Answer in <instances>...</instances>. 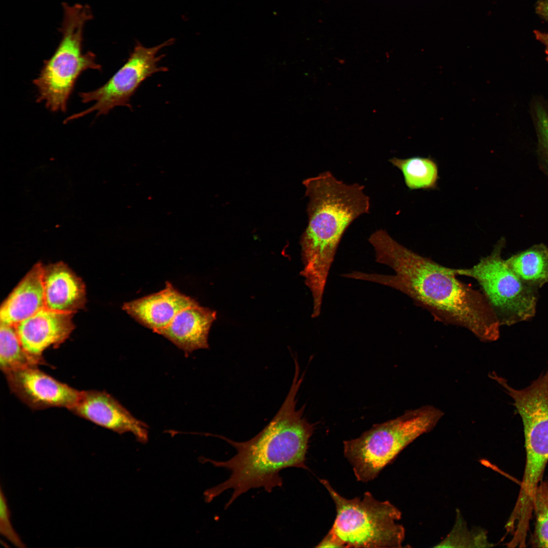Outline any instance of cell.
Masks as SVG:
<instances>
[{"label":"cell","mask_w":548,"mask_h":548,"mask_svg":"<svg viewBox=\"0 0 548 548\" xmlns=\"http://www.w3.org/2000/svg\"><path fill=\"white\" fill-rule=\"evenodd\" d=\"M368 241L375 261L391 268L394 274L354 271L343 274L344 278L396 290L429 311L435 320L464 328L481 341L499 338L501 325L484 294L460 281L453 268L412 251L383 229L373 232Z\"/></svg>","instance_id":"obj_1"},{"label":"cell","mask_w":548,"mask_h":548,"mask_svg":"<svg viewBox=\"0 0 548 548\" xmlns=\"http://www.w3.org/2000/svg\"><path fill=\"white\" fill-rule=\"evenodd\" d=\"M299 368L295 374L288 394L278 412L270 422L256 435L243 442H238L221 435L236 451V454L226 461L203 458L218 467L231 471L229 477L223 483L208 490L204 493L207 502L226 490L232 493L225 508L249 490L262 488L269 493L281 487L280 472L286 468L309 469L305 456L309 441L314 428L303 417L304 406L296 409V396L303 379L299 376Z\"/></svg>","instance_id":"obj_2"},{"label":"cell","mask_w":548,"mask_h":548,"mask_svg":"<svg viewBox=\"0 0 548 548\" xmlns=\"http://www.w3.org/2000/svg\"><path fill=\"white\" fill-rule=\"evenodd\" d=\"M307 226L301 235L300 272L313 299L312 316L318 317L331 265L345 232L358 217L369 213L370 198L364 186L348 184L325 171L302 182Z\"/></svg>","instance_id":"obj_3"},{"label":"cell","mask_w":548,"mask_h":548,"mask_svg":"<svg viewBox=\"0 0 548 548\" xmlns=\"http://www.w3.org/2000/svg\"><path fill=\"white\" fill-rule=\"evenodd\" d=\"M63 11L60 43L32 81L38 90L37 102H44L54 112L66 111L76 82L83 72L102 68L93 52H83V29L92 17L90 9L86 5L64 4Z\"/></svg>","instance_id":"obj_4"},{"label":"cell","mask_w":548,"mask_h":548,"mask_svg":"<svg viewBox=\"0 0 548 548\" xmlns=\"http://www.w3.org/2000/svg\"><path fill=\"white\" fill-rule=\"evenodd\" d=\"M443 415L433 406H422L375 424L358 438L344 441V455L357 481L365 483L374 480L405 447L431 430Z\"/></svg>","instance_id":"obj_5"},{"label":"cell","mask_w":548,"mask_h":548,"mask_svg":"<svg viewBox=\"0 0 548 548\" xmlns=\"http://www.w3.org/2000/svg\"><path fill=\"white\" fill-rule=\"evenodd\" d=\"M321 483L333 500L336 518L330 531L344 547H401L405 537L402 525L397 523L400 511L388 501H380L369 492L362 499H348L339 494L329 482Z\"/></svg>","instance_id":"obj_6"},{"label":"cell","mask_w":548,"mask_h":548,"mask_svg":"<svg viewBox=\"0 0 548 548\" xmlns=\"http://www.w3.org/2000/svg\"><path fill=\"white\" fill-rule=\"evenodd\" d=\"M505 240L502 237L491 253L469 268H453L457 276L471 278L483 294L501 326H509L533 318L536 310V290L524 283L501 256Z\"/></svg>","instance_id":"obj_7"},{"label":"cell","mask_w":548,"mask_h":548,"mask_svg":"<svg viewBox=\"0 0 548 548\" xmlns=\"http://www.w3.org/2000/svg\"><path fill=\"white\" fill-rule=\"evenodd\" d=\"M175 41L174 38H170L152 47H146L136 41L126 62L105 84L92 91L79 93L82 102H94V104L68 117L64 123L93 112H96L97 116L107 115L118 106L131 109L130 99L141 84L156 73L168 71L167 67L158 66V62L165 55L157 54L162 49L174 44Z\"/></svg>","instance_id":"obj_8"},{"label":"cell","mask_w":548,"mask_h":548,"mask_svg":"<svg viewBox=\"0 0 548 548\" xmlns=\"http://www.w3.org/2000/svg\"><path fill=\"white\" fill-rule=\"evenodd\" d=\"M9 387L22 402L33 410L64 407L68 410L80 391L56 380L33 365L5 374Z\"/></svg>","instance_id":"obj_9"},{"label":"cell","mask_w":548,"mask_h":548,"mask_svg":"<svg viewBox=\"0 0 548 548\" xmlns=\"http://www.w3.org/2000/svg\"><path fill=\"white\" fill-rule=\"evenodd\" d=\"M69 410L81 418L118 434L130 432L143 443L148 440L146 424L135 418L105 391H80L76 402Z\"/></svg>","instance_id":"obj_10"},{"label":"cell","mask_w":548,"mask_h":548,"mask_svg":"<svg viewBox=\"0 0 548 548\" xmlns=\"http://www.w3.org/2000/svg\"><path fill=\"white\" fill-rule=\"evenodd\" d=\"M73 314L44 307L15 326L23 348L38 365L45 364V350L57 347L69 337L74 329Z\"/></svg>","instance_id":"obj_11"},{"label":"cell","mask_w":548,"mask_h":548,"mask_svg":"<svg viewBox=\"0 0 548 548\" xmlns=\"http://www.w3.org/2000/svg\"><path fill=\"white\" fill-rule=\"evenodd\" d=\"M197 303L166 282L164 289L125 302L122 309L139 323L155 332L168 325L181 311Z\"/></svg>","instance_id":"obj_12"},{"label":"cell","mask_w":548,"mask_h":548,"mask_svg":"<svg viewBox=\"0 0 548 548\" xmlns=\"http://www.w3.org/2000/svg\"><path fill=\"white\" fill-rule=\"evenodd\" d=\"M216 312L198 303L179 312L169 324L155 333L173 342L186 354L209 348L208 335Z\"/></svg>","instance_id":"obj_13"},{"label":"cell","mask_w":548,"mask_h":548,"mask_svg":"<svg viewBox=\"0 0 548 548\" xmlns=\"http://www.w3.org/2000/svg\"><path fill=\"white\" fill-rule=\"evenodd\" d=\"M45 307L73 314L84 307L86 291L82 279L62 262L44 266Z\"/></svg>","instance_id":"obj_14"},{"label":"cell","mask_w":548,"mask_h":548,"mask_svg":"<svg viewBox=\"0 0 548 548\" xmlns=\"http://www.w3.org/2000/svg\"><path fill=\"white\" fill-rule=\"evenodd\" d=\"M44 266L34 265L2 304L1 323L15 326L45 307Z\"/></svg>","instance_id":"obj_15"},{"label":"cell","mask_w":548,"mask_h":548,"mask_svg":"<svg viewBox=\"0 0 548 548\" xmlns=\"http://www.w3.org/2000/svg\"><path fill=\"white\" fill-rule=\"evenodd\" d=\"M505 262L524 283L534 290L548 282V248L543 244L518 252Z\"/></svg>","instance_id":"obj_16"},{"label":"cell","mask_w":548,"mask_h":548,"mask_svg":"<svg viewBox=\"0 0 548 548\" xmlns=\"http://www.w3.org/2000/svg\"><path fill=\"white\" fill-rule=\"evenodd\" d=\"M389 162L402 172L405 184L410 190H434L439 179L436 162L432 158L412 157L405 159L393 157Z\"/></svg>","instance_id":"obj_17"},{"label":"cell","mask_w":548,"mask_h":548,"mask_svg":"<svg viewBox=\"0 0 548 548\" xmlns=\"http://www.w3.org/2000/svg\"><path fill=\"white\" fill-rule=\"evenodd\" d=\"M38 365L23 348L15 326L0 323V368L6 374L25 367Z\"/></svg>","instance_id":"obj_18"},{"label":"cell","mask_w":548,"mask_h":548,"mask_svg":"<svg viewBox=\"0 0 548 548\" xmlns=\"http://www.w3.org/2000/svg\"><path fill=\"white\" fill-rule=\"evenodd\" d=\"M535 527L529 543L533 547H548V481L542 480L535 493Z\"/></svg>","instance_id":"obj_19"},{"label":"cell","mask_w":548,"mask_h":548,"mask_svg":"<svg viewBox=\"0 0 548 548\" xmlns=\"http://www.w3.org/2000/svg\"><path fill=\"white\" fill-rule=\"evenodd\" d=\"M458 522L456 523L454 528L450 534L443 541H442L435 547H487L492 546L490 543L487 537L483 531H473L469 532L467 528H465L466 524L464 523L463 520L461 519L460 515L458 516Z\"/></svg>","instance_id":"obj_20"},{"label":"cell","mask_w":548,"mask_h":548,"mask_svg":"<svg viewBox=\"0 0 548 548\" xmlns=\"http://www.w3.org/2000/svg\"><path fill=\"white\" fill-rule=\"evenodd\" d=\"M534 118L540 163L548 175V110L540 103L535 106Z\"/></svg>","instance_id":"obj_21"},{"label":"cell","mask_w":548,"mask_h":548,"mask_svg":"<svg viewBox=\"0 0 548 548\" xmlns=\"http://www.w3.org/2000/svg\"><path fill=\"white\" fill-rule=\"evenodd\" d=\"M0 533L16 547L19 548L25 547V544L22 542L12 525L10 511L2 488L0 492Z\"/></svg>","instance_id":"obj_22"},{"label":"cell","mask_w":548,"mask_h":548,"mask_svg":"<svg viewBox=\"0 0 548 548\" xmlns=\"http://www.w3.org/2000/svg\"><path fill=\"white\" fill-rule=\"evenodd\" d=\"M317 547H344L338 538L329 530L327 534L316 546Z\"/></svg>","instance_id":"obj_23"},{"label":"cell","mask_w":548,"mask_h":548,"mask_svg":"<svg viewBox=\"0 0 548 548\" xmlns=\"http://www.w3.org/2000/svg\"><path fill=\"white\" fill-rule=\"evenodd\" d=\"M535 12L540 17L548 21V0H539L535 6Z\"/></svg>","instance_id":"obj_24"},{"label":"cell","mask_w":548,"mask_h":548,"mask_svg":"<svg viewBox=\"0 0 548 548\" xmlns=\"http://www.w3.org/2000/svg\"><path fill=\"white\" fill-rule=\"evenodd\" d=\"M536 39L540 42L545 47L546 59L548 61V31H541L538 30L533 31Z\"/></svg>","instance_id":"obj_25"}]
</instances>
